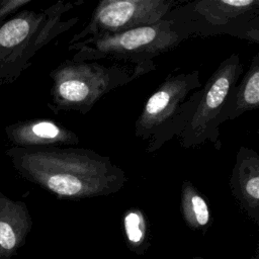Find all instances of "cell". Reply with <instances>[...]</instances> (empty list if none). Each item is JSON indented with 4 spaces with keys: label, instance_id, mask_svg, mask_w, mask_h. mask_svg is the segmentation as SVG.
Segmentation results:
<instances>
[{
    "label": "cell",
    "instance_id": "6",
    "mask_svg": "<svg viewBox=\"0 0 259 259\" xmlns=\"http://www.w3.org/2000/svg\"><path fill=\"white\" fill-rule=\"evenodd\" d=\"M164 19L187 38L227 34L259 44V0L179 1Z\"/></svg>",
    "mask_w": 259,
    "mask_h": 259
},
{
    "label": "cell",
    "instance_id": "5",
    "mask_svg": "<svg viewBox=\"0 0 259 259\" xmlns=\"http://www.w3.org/2000/svg\"><path fill=\"white\" fill-rule=\"evenodd\" d=\"M186 39L171 21L163 19L156 24L86 38L69 45L68 50L75 51L73 61L106 59L149 73L155 69V58L172 51Z\"/></svg>",
    "mask_w": 259,
    "mask_h": 259
},
{
    "label": "cell",
    "instance_id": "13",
    "mask_svg": "<svg viewBox=\"0 0 259 259\" xmlns=\"http://www.w3.org/2000/svg\"><path fill=\"white\" fill-rule=\"evenodd\" d=\"M180 206L185 223L193 230L205 228L210 221V210L204 196L189 180H183Z\"/></svg>",
    "mask_w": 259,
    "mask_h": 259
},
{
    "label": "cell",
    "instance_id": "7",
    "mask_svg": "<svg viewBox=\"0 0 259 259\" xmlns=\"http://www.w3.org/2000/svg\"><path fill=\"white\" fill-rule=\"evenodd\" d=\"M243 75L239 54L225 59L201 87L199 100L184 130L177 137L182 148H196L209 143L215 150L222 148L218 118L231 88Z\"/></svg>",
    "mask_w": 259,
    "mask_h": 259
},
{
    "label": "cell",
    "instance_id": "15",
    "mask_svg": "<svg viewBox=\"0 0 259 259\" xmlns=\"http://www.w3.org/2000/svg\"><path fill=\"white\" fill-rule=\"evenodd\" d=\"M30 2L31 0H0V24Z\"/></svg>",
    "mask_w": 259,
    "mask_h": 259
},
{
    "label": "cell",
    "instance_id": "8",
    "mask_svg": "<svg viewBox=\"0 0 259 259\" xmlns=\"http://www.w3.org/2000/svg\"><path fill=\"white\" fill-rule=\"evenodd\" d=\"M179 1L174 0H102L87 24L70 39L69 45L103 34L156 24L163 20Z\"/></svg>",
    "mask_w": 259,
    "mask_h": 259
},
{
    "label": "cell",
    "instance_id": "1",
    "mask_svg": "<svg viewBox=\"0 0 259 259\" xmlns=\"http://www.w3.org/2000/svg\"><path fill=\"white\" fill-rule=\"evenodd\" d=\"M5 155L25 180L60 199L80 200L107 196L121 190L124 171L107 156L74 147H11Z\"/></svg>",
    "mask_w": 259,
    "mask_h": 259
},
{
    "label": "cell",
    "instance_id": "3",
    "mask_svg": "<svg viewBox=\"0 0 259 259\" xmlns=\"http://www.w3.org/2000/svg\"><path fill=\"white\" fill-rule=\"evenodd\" d=\"M147 74L131 65L65 60L49 73L52 79L48 107L55 113H88L103 96Z\"/></svg>",
    "mask_w": 259,
    "mask_h": 259
},
{
    "label": "cell",
    "instance_id": "9",
    "mask_svg": "<svg viewBox=\"0 0 259 259\" xmlns=\"http://www.w3.org/2000/svg\"><path fill=\"white\" fill-rule=\"evenodd\" d=\"M4 132L13 147L18 148L74 146L79 143L74 131L48 118L17 121L5 126Z\"/></svg>",
    "mask_w": 259,
    "mask_h": 259
},
{
    "label": "cell",
    "instance_id": "12",
    "mask_svg": "<svg viewBox=\"0 0 259 259\" xmlns=\"http://www.w3.org/2000/svg\"><path fill=\"white\" fill-rule=\"evenodd\" d=\"M259 107V55L256 54L250 62L243 78L231 88L221 109L218 122L238 118L242 114Z\"/></svg>",
    "mask_w": 259,
    "mask_h": 259
},
{
    "label": "cell",
    "instance_id": "4",
    "mask_svg": "<svg viewBox=\"0 0 259 259\" xmlns=\"http://www.w3.org/2000/svg\"><path fill=\"white\" fill-rule=\"evenodd\" d=\"M202 85L197 70L169 73L147 99L135 121V136L148 141V154L181 134L193 114Z\"/></svg>",
    "mask_w": 259,
    "mask_h": 259
},
{
    "label": "cell",
    "instance_id": "2",
    "mask_svg": "<svg viewBox=\"0 0 259 259\" xmlns=\"http://www.w3.org/2000/svg\"><path fill=\"white\" fill-rule=\"evenodd\" d=\"M74 2L58 1L40 11L22 10L0 24V86L14 82L40 49L79 21L64 18Z\"/></svg>",
    "mask_w": 259,
    "mask_h": 259
},
{
    "label": "cell",
    "instance_id": "11",
    "mask_svg": "<svg viewBox=\"0 0 259 259\" xmlns=\"http://www.w3.org/2000/svg\"><path fill=\"white\" fill-rule=\"evenodd\" d=\"M32 227L25 202L0 192V259H11L24 244Z\"/></svg>",
    "mask_w": 259,
    "mask_h": 259
},
{
    "label": "cell",
    "instance_id": "10",
    "mask_svg": "<svg viewBox=\"0 0 259 259\" xmlns=\"http://www.w3.org/2000/svg\"><path fill=\"white\" fill-rule=\"evenodd\" d=\"M230 189L249 217H259V154L241 146L235 158L230 176Z\"/></svg>",
    "mask_w": 259,
    "mask_h": 259
},
{
    "label": "cell",
    "instance_id": "14",
    "mask_svg": "<svg viewBox=\"0 0 259 259\" xmlns=\"http://www.w3.org/2000/svg\"><path fill=\"white\" fill-rule=\"evenodd\" d=\"M124 229L128 241L139 245L145 238L146 223L143 214L139 210H130L124 217Z\"/></svg>",
    "mask_w": 259,
    "mask_h": 259
}]
</instances>
